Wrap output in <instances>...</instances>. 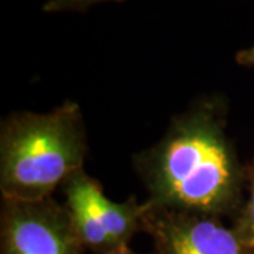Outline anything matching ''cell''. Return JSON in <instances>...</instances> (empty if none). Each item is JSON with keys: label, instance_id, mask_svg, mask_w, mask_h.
Segmentation results:
<instances>
[{"label": "cell", "instance_id": "1", "mask_svg": "<svg viewBox=\"0 0 254 254\" xmlns=\"http://www.w3.org/2000/svg\"><path fill=\"white\" fill-rule=\"evenodd\" d=\"M151 208L235 218L243 205L247 170L226 133L219 96L192 103L174 116L161 140L134 157Z\"/></svg>", "mask_w": 254, "mask_h": 254}, {"label": "cell", "instance_id": "10", "mask_svg": "<svg viewBox=\"0 0 254 254\" xmlns=\"http://www.w3.org/2000/svg\"><path fill=\"white\" fill-rule=\"evenodd\" d=\"M249 171H250V173H254V161H253V164H252V167L249 168Z\"/></svg>", "mask_w": 254, "mask_h": 254}, {"label": "cell", "instance_id": "4", "mask_svg": "<svg viewBox=\"0 0 254 254\" xmlns=\"http://www.w3.org/2000/svg\"><path fill=\"white\" fill-rule=\"evenodd\" d=\"M144 205L141 230L153 239L155 254H254L219 218Z\"/></svg>", "mask_w": 254, "mask_h": 254}, {"label": "cell", "instance_id": "8", "mask_svg": "<svg viewBox=\"0 0 254 254\" xmlns=\"http://www.w3.org/2000/svg\"><path fill=\"white\" fill-rule=\"evenodd\" d=\"M236 63L242 66H254V46L240 50L236 54Z\"/></svg>", "mask_w": 254, "mask_h": 254}, {"label": "cell", "instance_id": "7", "mask_svg": "<svg viewBox=\"0 0 254 254\" xmlns=\"http://www.w3.org/2000/svg\"><path fill=\"white\" fill-rule=\"evenodd\" d=\"M108 1H122V0H47L46 4L43 6V11L46 13H66V11L81 13L96 4L108 3Z\"/></svg>", "mask_w": 254, "mask_h": 254}, {"label": "cell", "instance_id": "11", "mask_svg": "<svg viewBox=\"0 0 254 254\" xmlns=\"http://www.w3.org/2000/svg\"><path fill=\"white\" fill-rule=\"evenodd\" d=\"M253 253H254V249H253Z\"/></svg>", "mask_w": 254, "mask_h": 254}, {"label": "cell", "instance_id": "2", "mask_svg": "<svg viewBox=\"0 0 254 254\" xmlns=\"http://www.w3.org/2000/svg\"><path fill=\"white\" fill-rule=\"evenodd\" d=\"M88 137L76 102L47 113L18 112L0 130L1 198L34 202L53 193L85 165Z\"/></svg>", "mask_w": 254, "mask_h": 254}, {"label": "cell", "instance_id": "9", "mask_svg": "<svg viewBox=\"0 0 254 254\" xmlns=\"http://www.w3.org/2000/svg\"><path fill=\"white\" fill-rule=\"evenodd\" d=\"M109 254H141V253H137L134 250H131L128 246H125V247H120L118 250H115V252H112ZM150 254H155V253H150Z\"/></svg>", "mask_w": 254, "mask_h": 254}, {"label": "cell", "instance_id": "5", "mask_svg": "<svg viewBox=\"0 0 254 254\" xmlns=\"http://www.w3.org/2000/svg\"><path fill=\"white\" fill-rule=\"evenodd\" d=\"M63 190L66 199L65 206L83 247L96 254H109L118 250L98 213L96 196L102 190L100 182L82 168L64 182Z\"/></svg>", "mask_w": 254, "mask_h": 254}, {"label": "cell", "instance_id": "6", "mask_svg": "<svg viewBox=\"0 0 254 254\" xmlns=\"http://www.w3.org/2000/svg\"><path fill=\"white\" fill-rule=\"evenodd\" d=\"M249 174V198L233 218V230L249 249H254V173Z\"/></svg>", "mask_w": 254, "mask_h": 254}, {"label": "cell", "instance_id": "3", "mask_svg": "<svg viewBox=\"0 0 254 254\" xmlns=\"http://www.w3.org/2000/svg\"><path fill=\"white\" fill-rule=\"evenodd\" d=\"M83 250L65 205L53 198L3 199L0 254H82Z\"/></svg>", "mask_w": 254, "mask_h": 254}]
</instances>
